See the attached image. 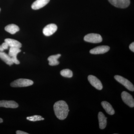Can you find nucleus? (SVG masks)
I'll return each instance as SVG.
<instances>
[{"label":"nucleus","mask_w":134,"mask_h":134,"mask_svg":"<svg viewBox=\"0 0 134 134\" xmlns=\"http://www.w3.org/2000/svg\"><path fill=\"white\" fill-rule=\"evenodd\" d=\"M56 117L60 120H64L68 116L69 110L68 106L65 101L61 100L57 101L53 107Z\"/></svg>","instance_id":"f257e3e1"},{"label":"nucleus","mask_w":134,"mask_h":134,"mask_svg":"<svg viewBox=\"0 0 134 134\" xmlns=\"http://www.w3.org/2000/svg\"><path fill=\"white\" fill-rule=\"evenodd\" d=\"M34 82L32 80L26 79H19L12 82L10 86L12 87H24L31 86Z\"/></svg>","instance_id":"f03ea898"},{"label":"nucleus","mask_w":134,"mask_h":134,"mask_svg":"<svg viewBox=\"0 0 134 134\" xmlns=\"http://www.w3.org/2000/svg\"><path fill=\"white\" fill-rule=\"evenodd\" d=\"M114 77L117 82L125 86L129 90L131 91H134V85L128 80L119 75H115Z\"/></svg>","instance_id":"7ed1b4c3"},{"label":"nucleus","mask_w":134,"mask_h":134,"mask_svg":"<svg viewBox=\"0 0 134 134\" xmlns=\"http://www.w3.org/2000/svg\"><path fill=\"white\" fill-rule=\"evenodd\" d=\"M85 41L93 43H100L103 40L102 37L97 34L91 33L87 34L84 38Z\"/></svg>","instance_id":"20e7f679"},{"label":"nucleus","mask_w":134,"mask_h":134,"mask_svg":"<svg viewBox=\"0 0 134 134\" xmlns=\"http://www.w3.org/2000/svg\"><path fill=\"white\" fill-rule=\"evenodd\" d=\"M114 6L120 8H125L130 4V0H108Z\"/></svg>","instance_id":"39448f33"},{"label":"nucleus","mask_w":134,"mask_h":134,"mask_svg":"<svg viewBox=\"0 0 134 134\" xmlns=\"http://www.w3.org/2000/svg\"><path fill=\"white\" fill-rule=\"evenodd\" d=\"M121 98L123 102L130 107H134V100L132 95L126 91L122 92Z\"/></svg>","instance_id":"423d86ee"},{"label":"nucleus","mask_w":134,"mask_h":134,"mask_svg":"<svg viewBox=\"0 0 134 134\" xmlns=\"http://www.w3.org/2000/svg\"><path fill=\"white\" fill-rule=\"evenodd\" d=\"M88 78L91 84L97 90H101L103 89V86L102 83L96 76L90 75L88 76Z\"/></svg>","instance_id":"0eeeda50"},{"label":"nucleus","mask_w":134,"mask_h":134,"mask_svg":"<svg viewBox=\"0 0 134 134\" xmlns=\"http://www.w3.org/2000/svg\"><path fill=\"white\" fill-rule=\"evenodd\" d=\"M21 52L20 48H15V47H10L9 49L8 55L11 58L13 63L16 65H18L20 62L17 59V55Z\"/></svg>","instance_id":"6e6552de"},{"label":"nucleus","mask_w":134,"mask_h":134,"mask_svg":"<svg viewBox=\"0 0 134 134\" xmlns=\"http://www.w3.org/2000/svg\"><path fill=\"white\" fill-rule=\"evenodd\" d=\"M58 29V26L55 24H51L47 25L43 30V33L45 36H50L55 33Z\"/></svg>","instance_id":"1a4fd4ad"},{"label":"nucleus","mask_w":134,"mask_h":134,"mask_svg":"<svg viewBox=\"0 0 134 134\" xmlns=\"http://www.w3.org/2000/svg\"><path fill=\"white\" fill-rule=\"evenodd\" d=\"M110 49V47L108 46H99L91 49L90 51V53L93 54H102L107 52Z\"/></svg>","instance_id":"9d476101"},{"label":"nucleus","mask_w":134,"mask_h":134,"mask_svg":"<svg viewBox=\"0 0 134 134\" xmlns=\"http://www.w3.org/2000/svg\"><path fill=\"white\" fill-rule=\"evenodd\" d=\"M18 104L13 100H0V107L15 108L18 107Z\"/></svg>","instance_id":"9b49d317"},{"label":"nucleus","mask_w":134,"mask_h":134,"mask_svg":"<svg viewBox=\"0 0 134 134\" xmlns=\"http://www.w3.org/2000/svg\"><path fill=\"white\" fill-rule=\"evenodd\" d=\"M50 1V0H36L32 5V8L34 10L41 9L47 5Z\"/></svg>","instance_id":"f8f14e48"},{"label":"nucleus","mask_w":134,"mask_h":134,"mask_svg":"<svg viewBox=\"0 0 134 134\" xmlns=\"http://www.w3.org/2000/svg\"><path fill=\"white\" fill-rule=\"evenodd\" d=\"M98 119L99 128L101 129H104L107 126V118L105 117L103 113L99 112L98 114Z\"/></svg>","instance_id":"ddd939ff"},{"label":"nucleus","mask_w":134,"mask_h":134,"mask_svg":"<svg viewBox=\"0 0 134 134\" xmlns=\"http://www.w3.org/2000/svg\"><path fill=\"white\" fill-rule=\"evenodd\" d=\"M101 105L105 110V111L109 115H113L115 113V111L111 104L107 101H103L101 103Z\"/></svg>","instance_id":"4468645a"},{"label":"nucleus","mask_w":134,"mask_h":134,"mask_svg":"<svg viewBox=\"0 0 134 134\" xmlns=\"http://www.w3.org/2000/svg\"><path fill=\"white\" fill-rule=\"evenodd\" d=\"M5 42L7 43L9 47H15V48H20L22 47V44L20 42L12 39H5Z\"/></svg>","instance_id":"2eb2a0df"},{"label":"nucleus","mask_w":134,"mask_h":134,"mask_svg":"<svg viewBox=\"0 0 134 134\" xmlns=\"http://www.w3.org/2000/svg\"><path fill=\"white\" fill-rule=\"evenodd\" d=\"M0 59L9 66H11L14 64L11 57L4 52H0Z\"/></svg>","instance_id":"dca6fc26"},{"label":"nucleus","mask_w":134,"mask_h":134,"mask_svg":"<svg viewBox=\"0 0 134 134\" xmlns=\"http://www.w3.org/2000/svg\"><path fill=\"white\" fill-rule=\"evenodd\" d=\"M60 54H58L55 55H52L48 57V60L49 61V65L51 66L58 65L59 64V62L58 60L61 56Z\"/></svg>","instance_id":"f3484780"},{"label":"nucleus","mask_w":134,"mask_h":134,"mask_svg":"<svg viewBox=\"0 0 134 134\" xmlns=\"http://www.w3.org/2000/svg\"><path fill=\"white\" fill-rule=\"evenodd\" d=\"M5 31L12 34H15L19 30V27L14 24L8 25L5 27Z\"/></svg>","instance_id":"a211bd4d"},{"label":"nucleus","mask_w":134,"mask_h":134,"mask_svg":"<svg viewBox=\"0 0 134 134\" xmlns=\"http://www.w3.org/2000/svg\"><path fill=\"white\" fill-rule=\"evenodd\" d=\"M60 75L64 77L70 78L73 76V72L70 70L65 69L63 70L60 72Z\"/></svg>","instance_id":"6ab92c4d"},{"label":"nucleus","mask_w":134,"mask_h":134,"mask_svg":"<svg viewBox=\"0 0 134 134\" xmlns=\"http://www.w3.org/2000/svg\"><path fill=\"white\" fill-rule=\"evenodd\" d=\"M27 120L32 121H38L43 120L44 119L43 117L38 115H35L26 117Z\"/></svg>","instance_id":"aec40b11"},{"label":"nucleus","mask_w":134,"mask_h":134,"mask_svg":"<svg viewBox=\"0 0 134 134\" xmlns=\"http://www.w3.org/2000/svg\"><path fill=\"white\" fill-rule=\"evenodd\" d=\"M1 46H2L3 48L4 49V50L7 49L9 47V46L8 45L7 43H6V42H5V43H3Z\"/></svg>","instance_id":"412c9836"},{"label":"nucleus","mask_w":134,"mask_h":134,"mask_svg":"<svg viewBox=\"0 0 134 134\" xmlns=\"http://www.w3.org/2000/svg\"><path fill=\"white\" fill-rule=\"evenodd\" d=\"M129 48L133 52H134V42L131 43L129 46Z\"/></svg>","instance_id":"4be33fe9"},{"label":"nucleus","mask_w":134,"mask_h":134,"mask_svg":"<svg viewBox=\"0 0 134 134\" xmlns=\"http://www.w3.org/2000/svg\"><path fill=\"white\" fill-rule=\"evenodd\" d=\"M16 133L17 134H29L28 133H26L23 131H20V130H18L16 131Z\"/></svg>","instance_id":"5701e85b"},{"label":"nucleus","mask_w":134,"mask_h":134,"mask_svg":"<svg viewBox=\"0 0 134 134\" xmlns=\"http://www.w3.org/2000/svg\"><path fill=\"white\" fill-rule=\"evenodd\" d=\"M4 49H3V47H2V46L0 45V52H3V51H4Z\"/></svg>","instance_id":"b1692460"},{"label":"nucleus","mask_w":134,"mask_h":134,"mask_svg":"<svg viewBox=\"0 0 134 134\" xmlns=\"http://www.w3.org/2000/svg\"><path fill=\"white\" fill-rule=\"evenodd\" d=\"M3 121V120L1 118H0V123L2 122Z\"/></svg>","instance_id":"393cba45"},{"label":"nucleus","mask_w":134,"mask_h":134,"mask_svg":"<svg viewBox=\"0 0 134 134\" xmlns=\"http://www.w3.org/2000/svg\"><path fill=\"white\" fill-rule=\"evenodd\" d=\"M0 11H1V8H0Z\"/></svg>","instance_id":"a878e982"}]
</instances>
